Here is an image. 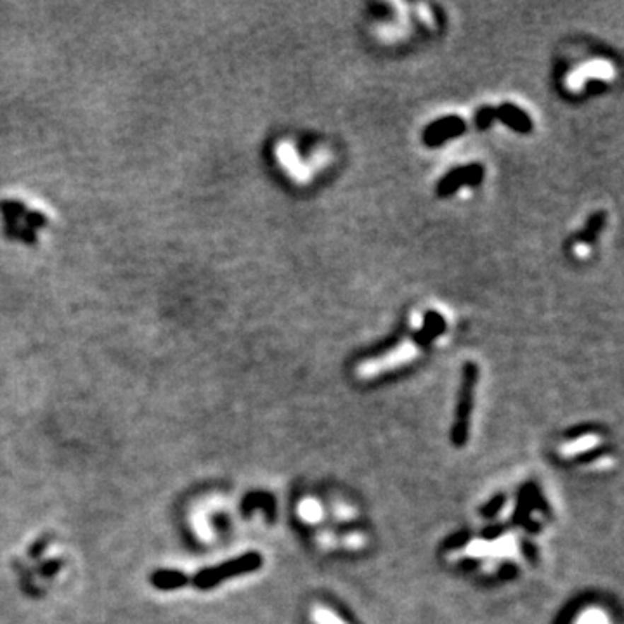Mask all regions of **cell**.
I'll use <instances>...</instances> for the list:
<instances>
[{"instance_id":"5","label":"cell","mask_w":624,"mask_h":624,"mask_svg":"<svg viewBox=\"0 0 624 624\" xmlns=\"http://www.w3.org/2000/svg\"><path fill=\"white\" fill-rule=\"evenodd\" d=\"M483 179H484V168L483 165L479 163L453 168V171L446 173V175L441 179V183L437 184V195L442 196V198H444V196H451L460 190V187L479 186Z\"/></svg>"},{"instance_id":"12","label":"cell","mask_w":624,"mask_h":624,"mask_svg":"<svg viewBox=\"0 0 624 624\" xmlns=\"http://www.w3.org/2000/svg\"><path fill=\"white\" fill-rule=\"evenodd\" d=\"M300 514H302L304 519L309 520V522H316L318 519H321V507L314 499H306V502L300 504Z\"/></svg>"},{"instance_id":"7","label":"cell","mask_w":624,"mask_h":624,"mask_svg":"<svg viewBox=\"0 0 624 624\" xmlns=\"http://www.w3.org/2000/svg\"><path fill=\"white\" fill-rule=\"evenodd\" d=\"M496 118L519 134H529L533 130V120L529 115L512 103H503L502 106L496 108Z\"/></svg>"},{"instance_id":"13","label":"cell","mask_w":624,"mask_h":624,"mask_svg":"<svg viewBox=\"0 0 624 624\" xmlns=\"http://www.w3.org/2000/svg\"><path fill=\"white\" fill-rule=\"evenodd\" d=\"M495 118H496V108H491V106L480 108L479 113H477V117H475L477 127H479L480 130L487 129V127L491 125Z\"/></svg>"},{"instance_id":"11","label":"cell","mask_w":624,"mask_h":624,"mask_svg":"<svg viewBox=\"0 0 624 624\" xmlns=\"http://www.w3.org/2000/svg\"><path fill=\"white\" fill-rule=\"evenodd\" d=\"M312 619H314L316 624H345L337 614L330 612V608L321 606L314 607V611H312Z\"/></svg>"},{"instance_id":"2","label":"cell","mask_w":624,"mask_h":624,"mask_svg":"<svg viewBox=\"0 0 624 624\" xmlns=\"http://www.w3.org/2000/svg\"><path fill=\"white\" fill-rule=\"evenodd\" d=\"M446 330V321L439 312H427L425 319H423L422 330L416 331V335L408 342L406 345H403L400 349L394 350L391 354H385L383 357L379 361H373V363L364 364L363 368H359V373H363L364 376H373L375 373L383 371V369H392L395 366L408 363L410 359H413L415 356H418L420 350L425 345H429L430 342H434L439 335H442V331Z\"/></svg>"},{"instance_id":"10","label":"cell","mask_w":624,"mask_h":624,"mask_svg":"<svg viewBox=\"0 0 624 624\" xmlns=\"http://www.w3.org/2000/svg\"><path fill=\"white\" fill-rule=\"evenodd\" d=\"M599 441L600 439L596 437V435H584V437H579V439H576L574 442L565 444L564 448H562V454H564V456H572V454L581 453V451H587L589 448H593V446H595Z\"/></svg>"},{"instance_id":"3","label":"cell","mask_w":624,"mask_h":624,"mask_svg":"<svg viewBox=\"0 0 624 624\" xmlns=\"http://www.w3.org/2000/svg\"><path fill=\"white\" fill-rule=\"evenodd\" d=\"M262 557L257 552H248L243 553L241 557L233 558V560H227L224 564L214 565V567L202 569L200 572H196L191 577V584L198 589H210L217 584L224 583L226 579L231 577L243 576V574H248L257 571L262 565Z\"/></svg>"},{"instance_id":"6","label":"cell","mask_w":624,"mask_h":624,"mask_svg":"<svg viewBox=\"0 0 624 624\" xmlns=\"http://www.w3.org/2000/svg\"><path fill=\"white\" fill-rule=\"evenodd\" d=\"M465 129H467V125H465V120L461 117L451 115V117L439 118L437 122L430 123L425 129V132H423V142L429 148H437V146L444 144L449 139L461 136L465 132Z\"/></svg>"},{"instance_id":"14","label":"cell","mask_w":624,"mask_h":624,"mask_svg":"<svg viewBox=\"0 0 624 624\" xmlns=\"http://www.w3.org/2000/svg\"><path fill=\"white\" fill-rule=\"evenodd\" d=\"M581 624H606V619L599 612H589V614L581 619Z\"/></svg>"},{"instance_id":"4","label":"cell","mask_w":624,"mask_h":624,"mask_svg":"<svg viewBox=\"0 0 624 624\" xmlns=\"http://www.w3.org/2000/svg\"><path fill=\"white\" fill-rule=\"evenodd\" d=\"M479 379V368L475 363L465 364L463 376H461V388L458 395L456 418L453 425V442L456 446H463L468 439V423L473 410V395H475V385Z\"/></svg>"},{"instance_id":"1","label":"cell","mask_w":624,"mask_h":624,"mask_svg":"<svg viewBox=\"0 0 624 624\" xmlns=\"http://www.w3.org/2000/svg\"><path fill=\"white\" fill-rule=\"evenodd\" d=\"M0 222L13 240L35 243L52 229L56 212L37 196L13 191L0 196Z\"/></svg>"},{"instance_id":"8","label":"cell","mask_w":624,"mask_h":624,"mask_svg":"<svg viewBox=\"0 0 624 624\" xmlns=\"http://www.w3.org/2000/svg\"><path fill=\"white\" fill-rule=\"evenodd\" d=\"M606 221H607L606 212L603 210L595 212V214L588 219L584 229L577 234V248L581 250V248H587V246L591 245V243L599 238L600 231H602L603 226H606Z\"/></svg>"},{"instance_id":"9","label":"cell","mask_w":624,"mask_h":624,"mask_svg":"<svg viewBox=\"0 0 624 624\" xmlns=\"http://www.w3.org/2000/svg\"><path fill=\"white\" fill-rule=\"evenodd\" d=\"M190 577L180 571H168V569H160L153 572L151 584L158 589H177L186 587Z\"/></svg>"}]
</instances>
